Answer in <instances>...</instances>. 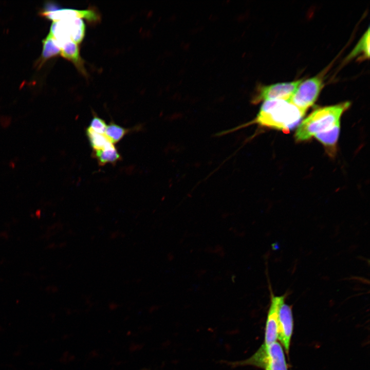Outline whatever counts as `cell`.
I'll return each instance as SVG.
<instances>
[{"label":"cell","instance_id":"1","mask_svg":"<svg viewBox=\"0 0 370 370\" xmlns=\"http://www.w3.org/2000/svg\"><path fill=\"white\" fill-rule=\"evenodd\" d=\"M305 113L288 101H266L261 105L256 117L239 127L255 123L262 126L288 132L299 125Z\"/></svg>","mask_w":370,"mask_h":370},{"label":"cell","instance_id":"2","mask_svg":"<svg viewBox=\"0 0 370 370\" xmlns=\"http://www.w3.org/2000/svg\"><path fill=\"white\" fill-rule=\"evenodd\" d=\"M350 104L349 102H345L314 110L299 124L295 134L296 140H308L317 134L340 123L341 117Z\"/></svg>","mask_w":370,"mask_h":370},{"label":"cell","instance_id":"3","mask_svg":"<svg viewBox=\"0 0 370 370\" xmlns=\"http://www.w3.org/2000/svg\"><path fill=\"white\" fill-rule=\"evenodd\" d=\"M249 365L269 370H288L282 345L276 341L265 347L262 345L257 351L248 359Z\"/></svg>","mask_w":370,"mask_h":370},{"label":"cell","instance_id":"4","mask_svg":"<svg viewBox=\"0 0 370 370\" xmlns=\"http://www.w3.org/2000/svg\"><path fill=\"white\" fill-rule=\"evenodd\" d=\"M86 26L82 18H73L53 22L49 34L58 45L67 42L78 44L83 41L85 34Z\"/></svg>","mask_w":370,"mask_h":370},{"label":"cell","instance_id":"5","mask_svg":"<svg viewBox=\"0 0 370 370\" xmlns=\"http://www.w3.org/2000/svg\"><path fill=\"white\" fill-rule=\"evenodd\" d=\"M323 85L320 76L302 80L288 101L306 113L317 101Z\"/></svg>","mask_w":370,"mask_h":370},{"label":"cell","instance_id":"6","mask_svg":"<svg viewBox=\"0 0 370 370\" xmlns=\"http://www.w3.org/2000/svg\"><path fill=\"white\" fill-rule=\"evenodd\" d=\"M302 80H298L260 86L256 90L252 102L256 104L261 101L269 100L289 101Z\"/></svg>","mask_w":370,"mask_h":370},{"label":"cell","instance_id":"7","mask_svg":"<svg viewBox=\"0 0 370 370\" xmlns=\"http://www.w3.org/2000/svg\"><path fill=\"white\" fill-rule=\"evenodd\" d=\"M41 15L53 22L64 20L82 18L90 23L99 22L100 16L94 9L78 10L68 8H59L55 4H47L41 13Z\"/></svg>","mask_w":370,"mask_h":370},{"label":"cell","instance_id":"8","mask_svg":"<svg viewBox=\"0 0 370 370\" xmlns=\"http://www.w3.org/2000/svg\"><path fill=\"white\" fill-rule=\"evenodd\" d=\"M270 303L266 323L264 342L263 345L267 347L275 342L278 339V326L279 311L281 305L285 302L286 294L275 295L270 290Z\"/></svg>","mask_w":370,"mask_h":370},{"label":"cell","instance_id":"9","mask_svg":"<svg viewBox=\"0 0 370 370\" xmlns=\"http://www.w3.org/2000/svg\"><path fill=\"white\" fill-rule=\"evenodd\" d=\"M293 328V318L291 306L284 302L279 311L278 339L289 354Z\"/></svg>","mask_w":370,"mask_h":370},{"label":"cell","instance_id":"10","mask_svg":"<svg viewBox=\"0 0 370 370\" xmlns=\"http://www.w3.org/2000/svg\"><path fill=\"white\" fill-rule=\"evenodd\" d=\"M61 48L60 54L66 59L73 63L75 66L84 74L86 73L83 62L80 56L78 44L70 41L59 45Z\"/></svg>","mask_w":370,"mask_h":370},{"label":"cell","instance_id":"11","mask_svg":"<svg viewBox=\"0 0 370 370\" xmlns=\"http://www.w3.org/2000/svg\"><path fill=\"white\" fill-rule=\"evenodd\" d=\"M340 130V123L325 131L314 135V137L319 141L330 153H334L336 150Z\"/></svg>","mask_w":370,"mask_h":370},{"label":"cell","instance_id":"12","mask_svg":"<svg viewBox=\"0 0 370 370\" xmlns=\"http://www.w3.org/2000/svg\"><path fill=\"white\" fill-rule=\"evenodd\" d=\"M360 57V58L368 59L369 57V29L364 33L358 42L356 46L351 51L347 57L351 59Z\"/></svg>","mask_w":370,"mask_h":370},{"label":"cell","instance_id":"13","mask_svg":"<svg viewBox=\"0 0 370 370\" xmlns=\"http://www.w3.org/2000/svg\"><path fill=\"white\" fill-rule=\"evenodd\" d=\"M86 132L90 146L94 151L103 150L114 146V144L105 134L95 132L88 127Z\"/></svg>","mask_w":370,"mask_h":370},{"label":"cell","instance_id":"14","mask_svg":"<svg viewBox=\"0 0 370 370\" xmlns=\"http://www.w3.org/2000/svg\"><path fill=\"white\" fill-rule=\"evenodd\" d=\"M94 156L101 165L115 163L121 159V156L114 145L109 148L94 151Z\"/></svg>","mask_w":370,"mask_h":370},{"label":"cell","instance_id":"15","mask_svg":"<svg viewBox=\"0 0 370 370\" xmlns=\"http://www.w3.org/2000/svg\"><path fill=\"white\" fill-rule=\"evenodd\" d=\"M41 61L44 62L61 53V48L56 40L49 34L43 41Z\"/></svg>","mask_w":370,"mask_h":370},{"label":"cell","instance_id":"16","mask_svg":"<svg viewBox=\"0 0 370 370\" xmlns=\"http://www.w3.org/2000/svg\"><path fill=\"white\" fill-rule=\"evenodd\" d=\"M127 132V129L112 122L106 126L104 134L114 144L121 140Z\"/></svg>","mask_w":370,"mask_h":370},{"label":"cell","instance_id":"17","mask_svg":"<svg viewBox=\"0 0 370 370\" xmlns=\"http://www.w3.org/2000/svg\"><path fill=\"white\" fill-rule=\"evenodd\" d=\"M107 125L104 121L97 116H94L91 119L89 128L95 132L104 134Z\"/></svg>","mask_w":370,"mask_h":370},{"label":"cell","instance_id":"18","mask_svg":"<svg viewBox=\"0 0 370 370\" xmlns=\"http://www.w3.org/2000/svg\"><path fill=\"white\" fill-rule=\"evenodd\" d=\"M125 234L121 233L120 231L116 230L115 231H112L109 235V237L110 239H115L118 237H121L122 238H123L124 237Z\"/></svg>","mask_w":370,"mask_h":370},{"label":"cell","instance_id":"19","mask_svg":"<svg viewBox=\"0 0 370 370\" xmlns=\"http://www.w3.org/2000/svg\"><path fill=\"white\" fill-rule=\"evenodd\" d=\"M265 370H269V368H265Z\"/></svg>","mask_w":370,"mask_h":370}]
</instances>
